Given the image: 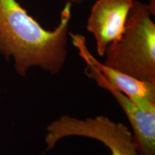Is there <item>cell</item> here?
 I'll return each mask as SVG.
<instances>
[{"instance_id":"obj_5","label":"cell","mask_w":155,"mask_h":155,"mask_svg":"<svg viewBox=\"0 0 155 155\" xmlns=\"http://www.w3.org/2000/svg\"><path fill=\"white\" fill-rule=\"evenodd\" d=\"M134 0H97L86 29L93 34L98 55L104 57L108 45L121 36Z\"/></svg>"},{"instance_id":"obj_7","label":"cell","mask_w":155,"mask_h":155,"mask_svg":"<svg viewBox=\"0 0 155 155\" xmlns=\"http://www.w3.org/2000/svg\"><path fill=\"white\" fill-rule=\"evenodd\" d=\"M83 0H67V2H68L71 3L73 5V4H79V3H81Z\"/></svg>"},{"instance_id":"obj_3","label":"cell","mask_w":155,"mask_h":155,"mask_svg":"<svg viewBox=\"0 0 155 155\" xmlns=\"http://www.w3.org/2000/svg\"><path fill=\"white\" fill-rule=\"evenodd\" d=\"M74 136L101 141L109 149L111 155H139L129 128L104 116L80 119L65 115L51 122L47 127L45 139V152L62 139Z\"/></svg>"},{"instance_id":"obj_1","label":"cell","mask_w":155,"mask_h":155,"mask_svg":"<svg viewBox=\"0 0 155 155\" xmlns=\"http://www.w3.org/2000/svg\"><path fill=\"white\" fill-rule=\"evenodd\" d=\"M71 8L72 4L67 2L59 24L48 30L17 0H0V53L8 61L14 58L19 75L26 76L32 67L52 75L62 71L68 56Z\"/></svg>"},{"instance_id":"obj_2","label":"cell","mask_w":155,"mask_h":155,"mask_svg":"<svg viewBox=\"0 0 155 155\" xmlns=\"http://www.w3.org/2000/svg\"><path fill=\"white\" fill-rule=\"evenodd\" d=\"M152 15L148 3L134 0L121 36L106 48L104 65L139 80L155 83Z\"/></svg>"},{"instance_id":"obj_6","label":"cell","mask_w":155,"mask_h":155,"mask_svg":"<svg viewBox=\"0 0 155 155\" xmlns=\"http://www.w3.org/2000/svg\"><path fill=\"white\" fill-rule=\"evenodd\" d=\"M84 50L88 59L112 88L124 94L139 106H155V83L139 80L101 63L90 53L86 45Z\"/></svg>"},{"instance_id":"obj_4","label":"cell","mask_w":155,"mask_h":155,"mask_svg":"<svg viewBox=\"0 0 155 155\" xmlns=\"http://www.w3.org/2000/svg\"><path fill=\"white\" fill-rule=\"evenodd\" d=\"M73 45L86 63L85 73L96 81L98 86L106 89L113 96L127 116L133 130V137L139 155H155V106L142 107L116 90L106 82L104 77L91 62L85 53L86 38L79 34L70 35Z\"/></svg>"}]
</instances>
